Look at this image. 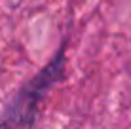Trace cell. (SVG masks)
<instances>
[{
    "label": "cell",
    "mask_w": 131,
    "mask_h": 129,
    "mask_svg": "<svg viewBox=\"0 0 131 129\" xmlns=\"http://www.w3.org/2000/svg\"><path fill=\"white\" fill-rule=\"evenodd\" d=\"M67 44L63 42L53 59L21 87L0 114V125L6 129H32L38 108L53 86L65 76Z\"/></svg>",
    "instance_id": "obj_1"
},
{
    "label": "cell",
    "mask_w": 131,
    "mask_h": 129,
    "mask_svg": "<svg viewBox=\"0 0 131 129\" xmlns=\"http://www.w3.org/2000/svg\"><path fill=\"white\" fill-rule=\"evenodd\" d=\"M0 129H6V127H2V125H0Z\"/></svg>",
    "instance_id": "obj_2"
}]
</instances>
